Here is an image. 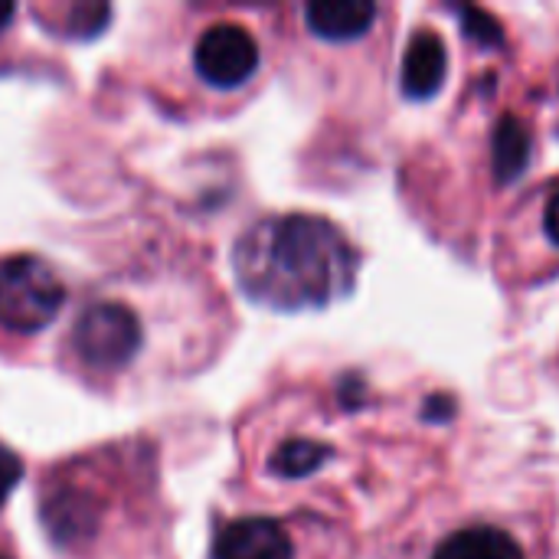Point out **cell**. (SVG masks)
I'll return each mask as SVG.
<instances>
[{"label":"cell","instance_id":"cell-8","mask_svg":"<svg viewBox=\"0 0 559 559\" xmlns=\"http://www.w3.org/2000/svg\"><path fill=\"white\" fill-rule=\"evenodd\" d=\"M432 559H524V554L504 531L468 527L452 534Z\"/></svg>","mask_w":559,"mask_h":559},{"label":"cell","instance_id":"cell-16","mask_svg":"<svg viewBox=\"0 0 559 559\" xmlns=\"http://www.w3.org/2000/svg\"><path fill=\"white\" fill-rule=\"evenodd\" d=\"M0 559H10V557H7V554H0Z\"/></svg>","mask_w":559,"mask_h":559},{"label":"cell","instance_id":"cell-12","mask_svg":"<svg viewBox=\"0 0 559 559\" xmlns=\"http://www.w3.org/2000/svg\"><path fill=\"white\" fill-rule=\"evenodd\" d=\"M20 478H23V462L7 445H0V508L13 495V488L20 485Z\"/></svg>","mask_w":559,"mask_h":559},{"label":"cell","instance_id":"cell-10","mask_svg":"<svg viewBox=\"0 0 559 559\" xmlns=\"http://www.w3.org/2000/svg\"><path fill=\"white\" fill-rule=\"evenodd\" d=\"M331 459V449L311 439H288L269 459V468L282 478H305Z\"/></svg>","mask_w":559,"mask_h":559},{"label":"cell","instance_id":"cell-7","mask_svg":"<svg viewBox=\"0 0 559 559\" xmlns=\"http://www.w3.org/2000/svg\"><path fill=\"white\" fill-rule=\"evenodd\" d=\"M305 20L314 36L331 43H347L373 26L377 7L370 0H321L305 7Z\"/></svg>","mask_w":559,"mask_h":559},{"label":"cell","instance_id":"cell-15","mask_svg":"<svg viewBox=\"0 0 559 559\" xmlns=\"http://www.w3.org/2000/svg\"><path fill=\"white\" fill-rule=\"evenodd\" d=\"M13 16H16V7H13V3H0V29H3Z\"/></svg>","mask_w":559,"mask_h":559},{"label":"cell","instance_id":"cell-14","mask_svg":"<svg viewBox=\"0 0 559 559\" xmlns=\"http://www.w3.org/2000/svg\"><path fill=\"white\" fill-rule=\"evenodd\" d=\"M544 226H547V236L559 246V190L550 197L547 203V213H544Z\"/></svg>","mask_w":559,"mask_h":559},{"label":"cell","instance_id":"cell-13","mask_svg":"<svg viewBox=\"0 0 559 559\" xmlns=\"http://www.w3.org/2000/svg\"><path fill=\"white\" fill-rule=\"evenodd\" d=\"M452 413H455V403H452L449 396H432V400L426 403V409H423V416H426L429 423H449Z\"/></svg>","mask_w":559,"mask_h":559},{"label":"cell","instance_id":"cell-1","mask_svg":"<svg viewBox=\"0 0 559 559\" xmlns=\"http://www.w3.org/2000/svg\"><path fill=\"white\" fill-rule=\"evenodd\" d=\"M242 292L275 311L328 308L354 288L357 252L347 236L308 213L259 219L233 252Z\"/></svg>","mask_w":559,"mask_h":559},{"label":"cell","instance_id":"cell-11","mask_svg":"<svg viewBox=\"0 0 559 559\" xmlns=\"http://www.w3.org/2000/svg\"><path fill=\"white\" fill-rule=\"evenodd\" d=\"M462 26H465V33H468L475 43H481V46H501V43H504L501 23H498L491 13L478 10V7H465V10H462Z\"/></svg>","mask_w":559,"mask_h":559},{"label":"cell","instance_id":"cell-6","mask_svg":"<svg viewBox=\"0 0 559 559\" xmlns=\"http://www.w3.org/2000/svg\"><path fill=\"white\" fill-rule=\"evenodd\" d=\"M449 72V52L439 33L423 29L409 39L403 56V92L409 98H432Z\"/></svg>","mask_w":559,"mask_h":559},{"label":"cell","instance_id":"cell-9","mask_svg":"<svg viewBox=\"0 0 559 559\" xmlns=\"http://www.w3.org/2000/svg\"><path fill=\"white\" fill-rule=\"evenodd\" d=\"M491 154H495V177L501 183H511L514 177H521V170L531 160V134L521 124V118L504 115L495 128V141H491Z\"/></svg>","mask_w":559,"mask_h":559},{"label":"cell","instance_id":"cell-2","mask_svg":"<svg viewBox=\"0 0 559 559\" xmlns=\"http://www.w3.org/2000/svg\"><path fill=\"white\" fill-rule=\"evenodd\" d=\"M69 344L85 370L121 373L138 360L144 347V328L124 301L98 298L79 311L69 331Z\"/></svg>","mask_w":559,"mask_h":559},{"label":"cell","instance_id":"cell-3","mask_svg":"<svg viewBox=\"0 0 559 559\" xmlns=\"http://www.w3.org/2000/svg\"><path fill=\"white\" fill-rule=\"evenodd\" d=\"M66 308V285L39 255H10L0 262V328L10 334H39Z\"/></svg>","mask_w":559,"mask_h":559},{"label":"cell","instance_id":"cell-4","mask_svg":"<svg viewBox=\"0 0 559 559\" xmlns=\"http://www.w3.org/2000/svg\"><path fill=\"white\" fill-rule=\"evenodd\" d=\"M193 69L210 88H239L259 69V43L242 23H213L193 46Z\"/></svg>","mask_w":559,"mask_h":559},{"label":"cell","instance_id":"cell-5","mask_svg":"<svg viewBox=\"0 0 559 559\" xmlns=\"http://www.w3.org/2000/svg\"><path fill=\"white\" fill-rule=\"evenodd\" d=\"M292 540L272 518H239L216 531L213 559H292Z\"/></svg>","mask_w":559,"mask_h":559}]
</instances>
